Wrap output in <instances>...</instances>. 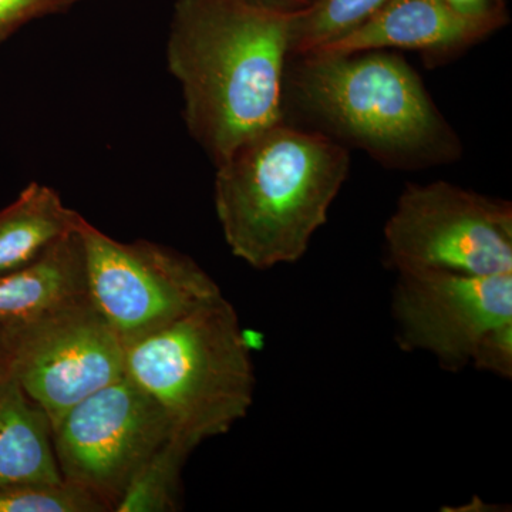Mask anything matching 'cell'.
Listing matches in <instances>:
<instances>
[{"mask_svg": "<svg viewBox=\"0 0 512 512\" xmlns=\"http://www.w3.org/2000/svg\"><path fill=\"white\" fill-rule=\"evenodd\" d=\"M295 13L247 0H177L167 63L188 131L215 165L285 119Z\"/></svg>", "mask_w": 512, "mask_h": 512, "instance_id": "obj_1", "label": "cell"}, {"mask_svg": "<svg viewBox=\"0 0 512 512\" xmlns=\"http://www.w3.org/2000/svg\"><path fill=\"white\" fill-rule=\"evenodd\" d=\"M215 167V210L225 242L252 268L271 269L306 254L348 180L350 151L284 119Z\"/></svg>", "mask_w": 512, "mask_h": 512, "instance_id": "obj_2", "label": "cell"}, {"mask_svg": "<svg viewBox=\"0 0 512 512\" xmlns=\"http://www.w3.org/2000/svg\"><path fill=\"white\" fill-rule=\"evenodd\" d=\"M285 109L308 128L400 170L453 163L460 138L437 109L419 73L390 50L293 57Z\"/></svg>", "mask_w": 512, "mask_h": 512, "instance_id": "obj_3", "label": "cell"}, {"mask_svg": "<svg viewBox=\"0 0 512 512\" xmlns=\"http://www.w3.org/2000/svg\"><path fill=\"white\" fill-rule=\"evenodd\" d=\"M126 375L156 400L173 436L194 448L227 434L254 403L251 350L224 295L128 343Z\"/></svg>", "mask_w": 512, "mask_h": 512, "instance_id": "obj_4", "label": "cell"}, {"mask_svg": "<svg viewBox=\"0 0 512 512\" xmlns=\"http://www.w3.org/2000/svg\"><path fill=\"white\" fill-rule=\"evenodd\" d=\"M384 242L397 272L512 271L511 202L446 181L409 184L386 222Z\"/></svg>", "mask_w": 512, "mask_h": 512, "instance_id": "obj_5", "label": "cell"}, {"mask_svg": "<svg viewBox=\"0 0 512 512\" xmlns=\"http://www.w3.org/2000/svg\"><path fill=\"white\" fill-rule=\"evenodd\" d=\"M77 231L87 295L126 346L222 296L190 256L143 239L117 241L84 218Z\"/></svg>", "mask_w": 512, "mask_h": 512, "instance_id": "obj_6", "label": "cell"}, {"mask_svg": "<svg viewBox=\"0 0 512 512\" xmlns=\"http://www.w3.org/2000/svg\"><path fill=\"white\" fill-rule=\"evenodd\" d=\"M10 377L39 404L52 429L101 387L126 375V345L89 295L0 330Z\"/></svg>", "mask_w": 512, "mask_h": 512, "instance_id": "obj_7", "label": "cell"}, {"mask_svg": "<svg viewBox=\"0 0 512 512\" xmlns=\"http://www.w3.org/2000/svg\"><path fill=\"white\" fill-rule=\"evenodd\" d=\"M171 436L156 400L124 375L64 414L53 444L63 480L114 511L138 468Z\"/></svg>", "mask_w": 512, "mask_h": 512, "instance_id": "obj_8", "label": "cell"}, {"mask_svg": "<svg viewBox=\"0 0 512 512\" xmlns=\"http://www.w3.org/2000/svg\"><path fill=\"white\" fill-rule=\"evenodd\" d=\"M392 316L406 352H426L447 372L471 366L490 330L512 322V271L466 275L397 272Z\"/></svg>", "mask_w": 512, "mask_h": 512, "instance_id": "obj_9", "label": "cell"}, {"mask_svg": "<svg viewBox=\"0 0 512 512\" xmlns=\"http://www.w3.org/2000/svg\"><path fill=\"white\" fill-rule=\"evenodd\" d=\"M507 23L508 13L467 15L446 0H387L360 28L316 53L402 49L439 62L483 42Z\"/></svg>", "mask_w": 512, "mask_h": 512, "instance_id": "obj_10", "label": "cell"}, {"mask_svg": "<svg viewBox=\"0 0 512 512\" xmlns=\"http://www.w3.org/2000/svg\"><path fill=\"white\" fill-rule=\"evenodd\" d=\"M49 417L13 377L0 382V487L63 483Z\"/></svg>", "mask_w": 512, "mask_h": 512, "instance_id": "obj_11", "label": "cell"}, {"mask_svg": "<svg viewBox=\"0 0 512 512\" xmlns=\"http://www.w3.org/2000/svg\"><path fill=\"white\" fill-rule=\"evenodd\" d=\"M86 295L82 241L74 231L35 265L0 276V330Z\"/></svg>", "mask_w": 512, "mask_h": 512, "instance_id": "obj_12", "label": "cell"}, {"mask_svg": "<svg viewBox=\"0 0 512 512\" xmlns=\"http://www.w3.org/2000/svg\"><path fill=\"white\" fill-rule=\"evenodd\" d=\"M82 218L49 185L29 184L0 210V276L16 274L45 258L77 231Z\"/></svg>", "mask_w": 512, "mask_h": 512, "instance_id": "obj_13", "label": "cell"}, {"mask_svg": "<svg viewBox=\"0 0 512 512\" xmlns=\"http://www.w3.org/2000/svg\"><path fill=\"white\" fill-rule=\"evenodd\" d=\"M195 448L177 436L168 437L151 454L114 507L116 512H174L181 507V474Z\"/></svg>", "mask_w": 512, "mask_h": 512, "instance_id": "obj_14", "label": "cell"}, {"mask_svg": "<svg viewBox=\"0 0 512 512\" xmlns=\"http://www.w3.org/2000/svg\"><path fill=\"white\" fill-rule=\"evenodd\" d=\"M387 0H315L295 13L292 29L293 57L319 52L353 30L382 8Z\"/></svg>", "mask_w": 512, "mask_h": 512, "instance_id": "obj_15", "label": "cell"}, {"mask_svg": "<svg viewBox=\"0 0 512 512\" xmlns=\"http://www.w3.org/2000/svg\"><path fill=\"white\" fill-rule=\"evenodd\" d=\"M89 491L66 483L0 487V512H109Z\"/></svg>", "mask_w": 512, "mask_h": 512, "instance_id": "obj_16", "label": "cell"}, {"mask_svg": "<svg viewBox=\"0 0 512 512\" xmlns=\"http://www.w3.org/2000/svg\"><path fill=\"white\" fill-rule=\"evenodd\" d=\"M471 366L503 379L512 376V322L503 323L484 336Z\"/></svg>", "mask_w": 512, "mask_h": 512, "instance_id": "obj_17", "label": "cell"}, {"mask_svg": "<svg viewBox=\"0 0 512 512\" xmlns=\"http://www.w3.org/2000/svg\"><path fill=\"white\" fill-rule=\"evenodd\" d=\"M76 0H0V43L42 16L59 12Z\"/></svg>", "mask_w": 512, "mask_h": 512, "instance_id": "obj_18", "label": "cell"}, {"mask_svg": "<svg viewBox=\"0 0 512 512\" xmlns=\"http://www.w3.org/2000/svg\"><path fill=\"white\" fill-rule=\"evenodd\" d=\"M458 12L467 15L484 16L508 13L504 0H446Z\"/></svg>", "mask_w": 512, "mask_h": 512, "instance_id": "obj_19", "label": "cell"}, {"mask_svg": "<svg viewBox=\"0 0 512 512\" xmlns=\"http://www.w3.org/2000/svg\"><path fill=\"white\" fill-rule=\"evenodd\" d=\"M247 2L261 8L293 13L308 8L315 0H247Z\"/></svg>", "mask_w": 512, "mask_h": 512, "instance_id": "obj_20", "label": "cell"}, {"mask_svg": "<svg viewBox=\"0 0 512 512\" xmlns=\"http://www.w3.org/2000/svg\"><path fill=\"white\" fill-rule=\"evenodd\" d=\"M9 377L10 369L8 352H6L5 345H3V340L0 338V382L9 379Z\"/></svg>", "mask_w": 512, "mask_h": 512, "instance_id": "obj_21", "label": "cell"}]
</instances>
